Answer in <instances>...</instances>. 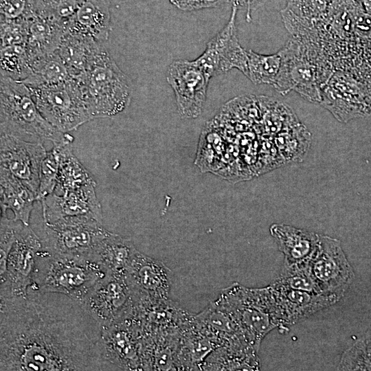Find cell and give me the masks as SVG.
<instances>
[{
	"mask_svg": "<svg viewBox=\"0 0 371 371\" xmlns=\"http://www.w3.org/2000/svg\"><path fill=\"white\" fill-rule=\"evenodd\" d=\"M114 370L102 327L76 300L28 289L0 297V370Z\"/></svg>",
	"mask_w": 371,
	"mask_h": 371,
	"instance_id": "6da1fadb",
	"label": "cell"
},
{
	"mask_svg": "<svg viewBox=\"0 0 371 371\" xmlns=\"http://www.w3.org/2000/svg\"><path fill=\"white\" fill-rule=\"evenodd\" d=\"M280 52L281 66L273 88L283 95L295 91L320 103L322 88L335 71L331 63L318 47L294 37Z\"/></svg>",
	"mask_w": 371,
	"mask_h": 371,
	"instance_id": "7a4b0ae2",
	"label": "cell"
},
{
	"mask_svg": "<svg viewBox=\"0 0 371 371\" xmlns=\"http://www.w3.org/2000/svg\"><path fill=\"white\" fill-rule=\"evenodd\" d=\"M106 274L91 256L53 254L42 248L29 289L61 293L78 302Z\"/></svg>",
	"mask_w": 371,
	"mask_h": 371,
	"instance_id": "3957f363",
	"label": "cell"
},
{
	"mask_svg": "<svg viewBox=\"0 0 371 371\" xmlns=\"http://www.w3.org/2000/svg\"><path fill=\"white\" fill-rule=\"evenodd\" d=\"M0 128L1 133L23 139L30 136L53 145L73 143L74 138L59 131L41 113L29 88L22 82L1 74Z\"/></svg>",
	"mask_w": 371,
	"mask_h": 371,
	"instance_id": "277c9868",
	"label": "cell"
},
{
	"mask_svg": "<svg viewBox=\"0 0 371 371\" xmlns=\"http://www.w3.org/2000/svg\"><path fill=\"white\" fill-rule=\"evenodd\" d=\"M91 120L114 116L130 104L132 84L102 44L79 80Z\"/></svg>",
	"mask_w": 371,
	"mask_h": 371,
	"instance_id": "5b68a950",
	"label": "cell"
},
{
	"mask_svg": "<svg viewBox=\"0 0 371 371\" xmlns=\"http://www.w3.org/2000/svg\"><path fill=\"white\" fill-rule=\"evenodd\" d=\"M218 299L234 316L247 341L257 352L264 337L282 326L270 285L250 289L234 283L225 289Z\"/></svg>",
	"mask_w": 371,
	"mask_h": 371,
	"instance_id": "8992f818",
	"label": "cell"
},
{
	"mask_svg": "<svg viewBox=\"0 0 371 371\" xmlns=\"http://www.w3.org/2000/svg\"><path fill=\"white\" fill-rule=\"evenodd\" d=\"M27 87L42 115L59 131L68 133L92 120L78 80Z\"/></svg>",
	"mask_w": 371,
	"mask_h": 371,
	"instance_id": "52a82bcc",
	"label": "cell"
},
{
	"mask_svg": "<svg viewBox=\"0 0 371 371\" xmlns=\"http://www.w3.org/2000/svg\"><path fill=\"white\" fill-rule=\"evenodd\" d=\"M78 302L101 327H109L127 319L139 299L127 273H107Z\"/></svg>",
	"mask_w": 371,
	"mask_h": 371,
	"instance_id": "ba28073f",
	"label": "cell"
},
{
	"mask_svg": "<svg viewBox=\"0 0 371 371\" xmlns=\"http://www.w3.org/2000/svg\"><path fill=\"white\" fill-rule=\"evenodd\" d=\"M43 248L53 254L90 256L112 232L88 216L67 217L45 223Z\"/></svg>",
	"mask_w": 371,
	"mask_h": 371,
	"instance_id": "9c48e42d",
	"label": "cell"
},
{
	"mask_svg": "<svg viewBox=\"0 0 371 371\" xmlns=\"http://www.w3.org/2000/svg\"><path fill=\"white\" fill-rule=\"evenodd\" d=\"M320 104L341 122L371 112V90L352 74L335 70L322 88Z\"/></svg>",
	"mask_w": 371,
	"mask_h": 371,
	"instance_id": "30bf717a",
	"label": "cell"
},
{
	"mask_svg": "<svg viewBox=\"0 0 371 371\" xmlns=\"http://www.w3.org/2000/svg\"><path fill=\"white\" fill-rule=\"evenodd\" d=\"M41 238L23 225L9 253L6 271L0 278V297L25 295L33 281Z\"/></svg>",
	"mask_w": 371,
	"mask_h": 371,
	"instance_id": "8fae6325",
	"label": "cell"
},
{
	"mask_svg": "<svg viewBox=\"0 0 371 371\" xmlns=\"http://www.w3.org/2000/svg\"><path fill=\"white\" fill-rule=\"evenodd\" d=\"M238 10L236 5H232L227 24L209 41L203 54L193 60L210 78L232 69L247 74V50L239 43L236 26Z\"/></svg>",
	"mask_w": 371,
	"mask_h": 371,
	"instance_id": "7c38bea8",
	"label": "cell"
},
{
	"mask_svg": "<svg viewBox=\"0 0 371 371\" xmlns=\"http://www.w3.org/2000/svg\"><path fill=\"white\" fill-rule=\"evenodd\" d=\"M312 273L322 291L342 297L354 272L339 240L319 235L318 247L310 260Z\"/></svg>",
	"mask_w": 371,
	"mask_h": 371,
	"instance_id": "4fadbf2b",
	"label": "cell"
},
{
	"mask_svg": "<svg viewBox=\"0 0 371 371\" xmlns=\"http://www.w3.org/2000/svg\"><path fill=\"white\" fill-rule=\"evenodd\" d=\"M210 78L193 60H176L168 66L166 80L181 116L195 118L201 113Z\"/></svg>",
	"mask_w": 371,
	"mask_h": 371,
	"instance_id": "5bb4252c",
	"label": "cell"
},
{
	"mask_svg": "<svg viewBox=\"0 0 371 371\" xmlns=\"http://www.w3.org/2000/svg\"><path fill=\"white\" fill-rule=\"evenodd\" d=\"M0 139V168L19 179L37 195L41 166L47 152L43 142H27L7 133H1Z\"/></svg>",
	"mask_w": 371,
	"mask_h": 371,
	"instance_id": "9a60e30c",
	"label": "cell"
},
{
	"mask_svg": "<svg viewBox=\"0 0 371 371\" xmlns=\"http://www.w3.org/2000/svg\"><path fill=\"white\" fill-rule=\"evenodd\" d=\"M95 186L89 184L63 192L61 194L53 192L47 196L40 202L43 223L79 216H91L102 223V207L96 196Z\"/></svg>",
	"mask_w": 371,
	"mask_h": 371,
	"instance_id": "2e32d148",
	"label": "cell"
},
{
	"mask_svg": "<svg viewBox=\"0 0 371 371\" xmlns=\"http://www.w3.org/2000/svg\"><path fill=\"white\" fill-rule=\"evenodd\" d=\"M127 276L140 301L168 300L172 273L161 261L137 251L127 270Z\"/></svg>",
	"mask_w": 371,
	"mask_h": 371,
	"instance_id": "e0dca14e",
	"label": "cell"
},
{
	"mask_svg": "<svg viewBox=\"0 0 371 371\" xmlns=\"http://www.w3.org/2000/svg\"><path fill=\"white\" fill-rule=\"evenodd\" d=\"M272 289L282 326L292 325L341 300L335 294L298 291L273 282Z\"/></svg>",
	"mask_w": 371,
	"mask_h": 371,
	"instance_id": "ac0fdd59",
	"label": "cell"
},
{
	"mask_svg": "<svg viewBox=\"0 0 371 371\" xmlns=\"http://www.w3.org/2000/svg\"><path fill=\"white\" fill-rule=\"evenodd\" d=\"M111 30L109 1L84 0L69 20L66 32L80 34L103 43L108 40Z\"/></svg>",
	"mask_w": 371,
	"mask_h": 371,
	"instance_id": "d6986e66",
	"label": "cell"
},
{
	"mask_svg": "<svg viewBox=\"0 0 371 371\" xmlns=\"http://www.w3.org/2000/svg\"><path fill=\"white\" fill-rule=\"evenodd\" d=\"M26 52L30 62L56 52L67 27L52 18L36 12L27 19Z\"/></svg>",
	"mask_w": 371,
	"mask_h": 371,
	"instance_id": "ffe728a7",
	"label": "cell"
},
{
	"mask_svg": "<svg viewBox=\"0 0 371 371\" xmlns=\"http://www.w3.org/2000/svg\"><path fill=\"white\" fill-rule=\"evenodd\" d=\"M270 233L284 254V264L309 261L317 250L319 234L285 224H273Z\"/></svg>",
	"mask_w": 371,
	"mask_h": 371,
	"instance_id": "44dd1931",
	"label": "cell"
},
{
	"mask_svg": "<svg viewBox=\"0 0 371 371\" xmlns=\"http://www.w3.org/2000/svg\"><path fill=\"white\" fill-rule=\"evenodd\" d=\"M36 194L22 181L4 168H0L1 215L8 210L14 214V221L29 226Z\"/></svg>",
	"mask_w": 371,
	"mask_h": 371,
	"instance_id": "7402d4cb",
	"label": "cell"
},
{
	"mask_svg": "<svg viewBox=\"0 0 371 371\" xmlns=\"http://www.w3.org/2000/svg\"><path fill=\"white\" fill-rule=\"evenodd\" d=\"M103 43L89 36L66 32L57 50L72 78L80 80Z\"/></svg>",
	"mask_w": 371,
	"mask_h": 371,
	"instance_id": "603a6c76",
	"label": "cell"
},
{
	"mask_svg": "<svg viewBox=\"0 0 371 371\" xmlns=\"http://www.w3.org/2000/svg\"><path fill=\"white\" fill-rule=\"evenodd\" d=\"M137 250L132 242L111 233L94 249L91 257L111 273H125Z\"/></svg>",
	"mask_w": 371,
	"mask_h": 371,
	"instance_id": "cb8c5ba5",
	"label": "cell"
},
{
	"mask_svg": "<svg viewBox=\"0 0 371 371\" xmlns=\"http://www.w3.org/2000/svg\"><path fill=\"white\" fill-rule=\"evenodd\" d=\"M60 166L56 190L65 192L94 184L90 172L83 166L73 152L72 143L59 144Z\"/></svg>",
	"mask_w": 371,
	"mask_h": 371,
	"instance_id": "d4e9b609",
	"label": "cell"
},
{
	"mask_svg": "<svg viewBox=\"0 0 371 371\" xmlns=\"http://www.w3.org/2000/svg\"><path fill=\"white\" fill-rule=\"evenodd\" d=\"M30 68V75L22 81L27 87L59 84L74 78L57 51L32 60Z\"/></svg>",
	"mask_w": 371,
	"mask_h": 371,
	"instance_id": "484cf974",
	"label": "cell"
},
{
	"mask_svg": "<svg viewBox=\"0 0 371 371\" xmlns=\"http://www.w3.org/2000/svg\"><path fill=\"white\" fill-rule=\"evenodd\" d=\"M247 77L255 85H268L273 87L281 66L280 51L273 54L265 55L247 50Z\"/></svg>",
	"mask_w": 371,
	"mask_h": 371,
	"instance_id": "4316f807",
	"label": "cell"
},
{
	"mask_svg": "<svg viewBox=\"0 0 371 371\" xmlns=\"http://www.w3.org/2000/svg\"><path fill=\"white\" fill-rule=\"evenodd\" d=\"M273 282L295 290L324 293L312 273L310 260L292 265L284 263L278 278Z\"/></svg>",
	"mask_w": 371,
	"mask_h": 371,
	"instance_id": "83f0119b",
	"label": "cell"
},
{
	"mask_svg": "<svg viewBox=\"0 0 371 371\" xmlns=\"http://www.w3.org/2000/svg\"><path fill=\"white\" fill-rule=\"evenodd\" d=\"M31 74L25 45L1 47V74L23 81Z\"/></svg>",
	"mask_w": 371,
	"mask_h": 371,
	"instance_id": "f1b7e54d",
	"label": "cell"
},
{
	"mask_svg": "<svg viewBox=\"0 0 371 371\" xmlns=\"http://www.w3.org/2000/svg\"><path fill=\"white\" fill-rule=\"evenodd\" d=\"M60 166L59 144L54 145L47 152L43 159L39 174V187L36 201L41 202L47 196L54 192L58 184Z\"/></svg>",
	"mask_w": 371,
	"mask_h": 371,
	"instance_id": "f546056e",
	"label": "cell"
},
{
	"mask_svg": "<svg viewBox=\"0 0 371 371\" xmlns=\"http://www.w3.org/2000/svg\"><path fill=\"white\" fill-rule=\"evenodd\" d=\"M338 369L371 370V333L361 337L345 351Z\"/></svg>",
	"mask_w": 371,
	"mask_h": 371,
	"instance_id": "4dcf8cb0",
	"label": "cell"
},
{
	"mask_svg": "<svg viewBox=\"0 0 371 371\" xmlns=\"http://www.w3.org/2000/svg\"><path fill=\"white\" fill-rule=\"evenodd\" d=\"M84 0H34L35 12L52 18L67 27Z\"/></svg>",
	"mask_w": 371,
	"mask_h": 371,
	"instance_id": "1f68e13d",
	"label": "cell"
},
{
	"mask_svg": "<svg viewBox=\"0 0 371 371\" xmlns=\"http://www.w3.org/2000/svg\"><path fill=\"white\" fill-rule=\"evenodd\" d=\"M19 221L10 219L7 215H1L0 226V278L6 271V264L9 253L23 226Z\"/></svg>",
	"mask_w": 371,
	"mask_h": 371,
	"instance_id": "d6a6232c",
	"label": "cell"
},
{
	"mask_svg": "<svg viewBox=\"0 0 371 371\" xmlns=\"http://www.w3.org/2000/svg\"><path fill=\"white\" fill-rule=\"evenodd\" d=\"M27 38V21L26 19H1V47L25 45Z\"/></svg>",
	"mask_w": 371,
	"mask_h": 371,
	"instance_id": "836d02e7",
	"label": "cell"
},
{
	"mask_svg": "<svg viewBox=\"0 0 371 371\" xmlns=\"http://www.w3.org/2000/svg\"><path fill=\"white\" fill-rule=\"evenodd\" d=\"M285 8L295 15L306 19L322 16L333 0H286Z\"/></svg>",
	"mask_w": 371,
	"mask_h": 371,
	"instance_id": "e575fe53",
	"label": "cell"
},
{
	"mask_svg": "<svg viewBox=\"0 0 371 371\" xmlns=\"http://www.w3.org/2000/svg\"><path fill=\"white\" fill-rule=\"evenodd\" d=\"M1 19H27L35 12L34 0H0Z\"/></svg>",
	"mask_w": 371,
	"mask_h": 371,
	"instance_id": "d590c367",
	"label": "cell"
},
{
	"mask_svg": "<svg viewBox=\"0 0 371 371\" xmlns=\"http://www.w3.org/2000/svg\"><path fill=\"white\" fill-rule=\"evenodd\" d=\"M169 1L177 8L184 12L216 8L225 3H230V0H169Z\"/></svg>",
	"mask_w": 371,
	"mask_h": 371,
	"instance_id": "8d00e7d4",
	"label": "cell"
},
{
	"mask_svg": "<svg viewBox=\"0 0 371 371\" xmlns=\"http://www.w3.org/2000/svg\"><path fill=\"white\" fill-rule=\"evenodd\" d=\"M267 0H230L232 5H236L238 8L246 10V19L250 21L251 19V12L258 7L262 5Z\"/></svg>",
	"mask_w": 371,
	"mask_h": 371,
	"instance_id": "74e56055",
	"label": "cell"
}]
</instances>
